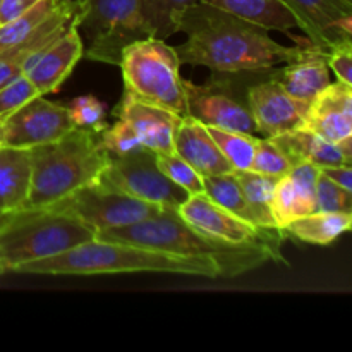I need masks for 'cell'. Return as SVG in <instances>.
Wrapping results in <instances>:
<instances>
[{"instance_id": "1", "label": "cell", "mask_w": 352, "mask_h": 352, "mask_svg": "<svg viewBox=\"0 0 352 352\" xmlns=\"http://www.w3.org/2000/svg\"><path fill=\"white\" fill-rule=\"evenodd\" d=\"M179 33L188 34L174 47L181 64L234 72L287 64L302 45L287 47L270 36V30L198 0L182 12ZM309 40H306L308 43Z\"/></svg>"}, {"instance_id": "2", "label": "cell", "mask_w": 352, "mask_h": 352, "mask_svg": "<svg viewBox=\"0 0 352 352\" xmlns=\"http://www.w3.org/2000/svg\"><path fill=\"white\" fill-rule=\"evenodd\" d=\"M96 239L127 243L186 258H205L219 267L220 277L232 278L274 261L261 246L230 244L206 236L179 215L177 208L162 206L155 215L124 227L98 230Z\"/></svg>"}, {"instance_id": "3", "label": "cell", "mask_w": 352, "mask_h": 352, "mask_svg": "<svg viewBox=\"0 0 352 352\" xmlns=\"http://www.w3.org/2000/svg\"><path fill=\"white\" fill-rule=\"evenodd\" d=\"M19 274L36 275H107L138 274V272H168L219 278L220 270L205 258H186L150 248L116 241L91 239L55 256L30 261Z\"/></svg>"}, {"instance_id": "4", "label": "cell", "mask_w": 352, "mask_h": 352, "mask_svg": "<svg viewBox=\"0 0 352 352\" xmlns=\"http://www.w3.org/2000/svg\"><path fill=\"white\" fill-rule=\"evenodd\" d=\"M100 131L76 127L60 140L31 148L30 191L24 208H48L82 186L98 181L109 162Z\"/></svg>"}, {"instance_id": "5", "label": "cell", "mask_w": 352, "mask_h": 352, "mask_svg": "<svg viewBox=\"0 0 352 352\" xmlns=\"http://www.w3.org/2000/svg\"><path fill=\"white\" fill-rule=\"evenodd\" d=\"M96 232L78 219L52 208H17L0 213V275L17 272L95 239Z\"/></svg>"}, {"instance_id": "6", "label": "cell", "mask_w": 352, "mask_h": 352, "mask_svg": "<svg viewBox=\"0 0 352 352\" xmlns=\"http://www.w3.org/2000/svg\"><path fill=\"white\" fill-rule=\"evenodd\" d=\"M124 93L141 102L188 117L181 60L174 47L158 38H144L124 48L119 64Z\"/></svg>"}, {"instance_id": "7", "label": "cell", "mask_w": 352, "mask_h": 352, "mask_svg": "<svg viewBox=\"0 0 352 352\" xmlns=\"http://www.w3.org/2000/svg\"><path fill=\"white\" fill-rule=\"evenodd\" d=\"M263 69L220 72L212 71L203 85L184 79L188 117L203 126L254 134L258 129L248 105V88Z\"/></svg>"}, {"instance_id": "8", "label": "cell", "mask_w": 352, "mask_h": 352, "mask_svg": "<svg viewBox=\"0 0 352 352\" xmlns=\"http://www.w3.org/2000/svg\"><path fill=\"white\" fill-rule=\"evenodd\" d=\"M78 28L88 38L82 57L119 65L124 48L150 38L140 16V0H79Z\"/></svg>"}, {"instance_id": "9", "label": "cell", "mask_w": 352, "mask_h": 352, "mask_svg": "<svg viewBox=\"0 0 352 352\" xmlns=\"http://www.w3.org/2000/svg\"><path fill=\"white\" fill-rule=\"evenodd\" d=\"M48 208L74 217L98 232L140 222L155 215L162 206L126 195L100 177L98 181L82 186L72 195L58 199Z\"/></svg>"}, {"instance_id": "10", "label": "cell", "mask_w": 352, "mask_h": 352, "mask_svg": "<svg viewBox=\"0 0 352 352\" xmlns=\"http://www.w3.org/2000/svg\"><path fill=\"white\" fill-rule=\"evenodd\" d=\"M100 177L126 195L158 206L179 208L189 192L170 181L157 165V153L143 146L126 155L109 153Z\"/></svg>"}, {"instance_id": "11", "label": "cell", "mask_w": 352, "mask_h": 352, "mask_svg": "<svg viewBox=\"0 0 352 352\" xmlns=\"http://www.w3.org/2000/svg\"><path fill=\"white\" fill-rule=\"evenodd\" d=\"M179 215L191 223L195 229L201 230L206 236L226 241L230 244H248V246L267 248L274 256V261L282 263V243L285 232L280 229H263L254 227L244 220L237 219L213 203L205 192L191 195L177 208Z\"/></svg>"}, {"instance_id": "12", "label": "cell", "mask_w": 352, "mask_h": 352, "mask_svg": "<svg viewBox=\"0 0 352 352\" xmlns=\"http://www.w3.org/2000/svg\"><path fill=\"white\" fill-rule=\"evenodd\" d=\"M2 127L3 146L31 150L40 144L60 140L76 129L67 107L45 100L38 95L7 117Z\"/></svg>"}, {"instance_id": "13", "label": "cell", "mask_w": 352, "mask_h": 352, "mask_svg": "<svg viewBox=\"0 0 352 352\" xmlns=\"http://www.w3.org/2000/svg\"><path fill=\"white\" fill-rule=\"evenodd\" d=\"M275 67L263 69L248 88V105L258 133L263 138H274L305 126L309 105L282 88L275 79Z\"/></svg>"}, {"instance_id": "14", "label": "cell", "mask_w": 352, "mask_h": 352, "mask_svg": "<svg viewBox=\"0 0 352 352\" xmlns=\"http://www.w3.org/2000/svg\"><path fill=\"white\" fill-rule=\"evenodd\" d=\"M81 2L79 0H60L54 12L34 31L16 41L10 47L0 50V88L26 74L41 52L54 43L78 17Z\"/></svg>"}, {"instance_id": "15", "label": "cell", "mask_w": 352, "mask_h": 352, "mask_svg": "<svg viewBox=\"0 0 352 352\" xmlns=\"http://www.w3.org/2000/svg\"><path fill=\"white\" fill-rule=\"evenodd\" d=\"M298 19L299 30L316 47L329 52L352 41V0H280Z\"/></svg>"}, {"instance_id": "16", "label": "cell", "mask_w": 352, "mask_h": 352, "mask_svg": "<svg viewBox=\"0 0 352 352\" xmlns=\"http://www.w3.org/2000/svg\"><path fill=\"white\" fill-rule=\"evenodd\" d=\"M78 19L79 14L71 26L41 52L40 57L24 74L33 82L40 95L58 91L62 82L69 78L76 64L81 60L85 54V43L78 28Z\"/></svg>"}, {"instance_id": "17", "label": "cell", "mask_w": 352, "mask_h": 352, "mask_svg": "<svg viewBox=\"0 0 352 352\" xmlns=\"http://www.w3.org/2000/svg\"><path fill=\"white\" fill-rule=\"evenodd\" d=\"M302 127L330 143L352 136V86L330 82L309 102Z\"/></svg>"}, {"instance_id": "18", "label": "cell", "mask_w": 352, "mask_h": 352, "mask_svg": "<svg viewBox=\"0 0 352 352\" xmlns=\"http://www.w3.org/2000/svg\"><path fill=\"white\" fill-rule=\"evenodd\" d=\"M113 113L131 124L143 146L150 148L155 153L174 151L175 133L184 117H179L177 113L162 107L141 102L126 93Z\"/></svg>"}, {"instance_id": "19", "label": "cell", "mask_w": 352, "mask_h": 352, "mask_svg": "<svg viewBox=\"0 0 352 352\" xmlns=\"http://www.w3.org/2000/svg\"><path fill=\"white\" fill-rule=\"evenodd\" d=\"M318 175V167L308 162H299L277 181L272 198V215L282 230L292 220L315 212Z\"/></svg>"}, {"instance_id": "20", "label": "cell", "mask_w": 352, "mask_h": 352, "mask_svg": "<svg viewBox=\"0 0 352 352\" xmlns=\"http://www.w3.org/2000/svg\"><path fill=\"white\" fill-rule=\"evenodd\" d=\"M275 79L289 95L309 103L332 82L327 50L308 41L302 45L296 58L275 67Z\"/></svg>"}, {"instance_id": "21", "label": "cell", "mask_w": 352, "mask_h": 352, "mask_svg": "<svg viewBox=\"0 0 352 352\" xmlns=\"http://www.w3.org/2000/svg\"><path fill=\"white\" fill-rule=\"evenodd\" d=\"M174 153L188 162L201 177L234 172L206 126L191 117H184L179 124L174 138Z\"/></svg>"}, {"instance_id": "22", "label": "cell", "mask_w": 352, "mask_h": 352, "mask_svg": "<svg viewBox=\"0 0 352 352\" xmlns=\"http://www.w3.org/2000/svg\"><path fill=\"white\" fill-rule=\"evenodd\" d=\"M272 140L287 153V157L291 158L294 165L299 162H308L318 168L351 165V162L344 158L336 143H330V141L316 136L315 133L305 129V127L282 133Z\"/></svg>"}, {"instance_id": "23", "label": "cell", "mask_w": 352, "mask_h": 352, "mask_svg": "<svg viewBox=\"0 0 352 352\" xmlns=\"http://www.w3.org/2000/svg\"><path fill=\"white\" fill-rule=\"evenodd\" d=\"M30 174V150L0 146V213L24 208Z\"/></svg>"}, {"instance_id": "24", "label": "cell", "mask_w": 352, "mask_h": 352, "mask_svg": "<svg viewBox=\"0 0 352 352\" xmlns=\"http://www.w3.org/2000/svg\"><path fill=\"white\" fill-rule=\"evenodd\" d=\"M210 6L251 21L267 30L285 31L299 28L298 19L280 0H201Z\"/></svg>"}, {"instance_id": "25", "label": "cell", "mask_w": 352, "mask_h": 352, "mask_svg": "<svg viewBox=\"0 0 352 352\" xmlns=\"http://www.w3.org/2000/svg\"><path fill=\"white\" fill-rule=\"evenodd\" d=\"M352 213L313 212L301 219L292 220L284 227V232L296 239L316 246H329L351 229Z\"/></svg>"}, {"instance_id": "26", "label": "cell", "mask_w": 352, "mask_h": 352, "mask_svg": "<svg viewBox=\"0 0 352 352\" xmlns=\"http://www.w3.org/2000/svg\"><path fill=\"white\" fill-rule=\"evenodd\" d=\"M234 174L239 181L244 198L258 226L265 229H280L272 215V198L278 179L253 170H234Z\"/></svg>"}, {"instance_id": "27", "label": "cell", "mask_w": 352, "mask_h": 352, "mask_svg": "<svg viewBox=\"0 0 352 352\" xmlns=\"http://www.w3.org/2000/svg\"><path fill=\"white\" fill-rule=\"evenodd\" d=\"M198 0H140V16L150 38L167 40L179 33V19Z\"/></svg>"}, {"instance_id": "28", "label": "cell", "mask_w": 352, "mask_h": 352, "mask_svg": "<svg viewBox=\"0 0 352 352\" xmlns=\"http://www.w3.org/2000/svg\"><path fill=\"white\" fill-rule=\"evenodd\" d=\"M203 192H205L213 203H217V205L222 206L223 210H227L229 213L236 215L237 219L244 220V222L251 223V226L254 227H260L256 223V220H254L250 206H248L244 192L243 189H241V184L234 172L203 177Z\"/></svg>"}, {"instance_id": "29", "label": "cell", "mask_w": 352, "mask_h": 352, "mask_svg": "<svg viewBox=\"0 0 352 352\" xmlns=\"http://www.w3.org/2000/svg\"><path fill=\"white\" fill-rule=\"evenodd\" d=\"M210 136L220 148L223 157L227 158L234 170H250L253 164L254 153L260 138L254 134L239 133V131L220 129V127L206 126Z\"/></svg>"}, {"instance_id": "30", "label": "cell", "mask_w": 352, "mask_h": 352, "mask_svg": "<svg viewBox=\"0 0 352 352\" xmlns=\"http://www.w3.org/2000/svg\"><path fill=\"white\" fill-rule=\"evenodd\" d=\"M60 0H40L31 9L7 24H0V50L23 40L55 10Z\"/></svg>"}, {"instance_id": "31", "label": "cell", "mask_w": 352, "mask_h": 352, "mask_svg": "<svg viewBox=\"0 0 352 352\" xmlns=\"http://www.w3.org/2000/svg\"><path fill=\"white\" fill-rule=\"evenodd\" d=\"M292 160L272 138H260L250 170L280 179L292 168Z\"/></svg>"}, {"instance_id": "32", "label": "cell", "mask_w": 352, "mask_h": 352, "mask_svg": "<svg viewBox=\"0 0 352 352\" xmlns=\"http://www.w3.org/2000/svg\"><path fill=\"white\" fill-rule=\"evenodd\" d=\"M157 165L174 184L191 195L203 192V177L174 151L170 153H157Z\"/></svg>"}, {"instance_id": "33", "label": "cell", "mask_w": 352, "mask_h": 352, "mask_svg": "<svg viewBox=\"0 0 352 352\" xmlns=\"http://www.w3.org/2000/svg\"><path fill=\"white\" fill-rule=\"evenodd\" d=\"M315 212L352 213V191L340 188L320 172L316 179Z\"/></svg>"}, {"instance_id": "34", "label": "cell", "mask_w": 352, "mask_h": 352, "mask_svg": "<svg viewBox=\"0 0 352 352\" xmlns=\"http://www.w3.org/2000/svg\"><path fill=\"white\" fill-rule=\"evenodd\" d=\"M100 141H102L103 150L112 155H126L143 148L136 131L131 127L127 120L120 119V117H117L112 126L107 124L105 129L100 131Z\"/></svg>"}, {"instance_id": "35", "label": "cell", "mask_w": 352, "mask_h": 352, "mask_svg": "<svg viewBox=\"0 0 352 352\" xmlns=\"http://www.w3.org/2000/svg\"><path fill=\"white\" fill-rule=\"evenodd\" d=\"M38 95H40L38 89L24 74L2 86L0 88V122H3L7 117L12 116L17 109H21L24 103Z\"/></svg>"}, {"instance_id": "36", "label": "cell", "mask_w": 352, "mask_h": 352, "mask_svg": "<svg viewBox=\"0 0 352 352\" xmlns=\"http://www.w3.org/2000/svg\"><path fill=\"white\" fill-rule=\"evenodd\" d=\"M67 110L76 127H91V129L107 127L105 105L96 96H78L69 103Z\"/></svg>"}, {"instance_id": "37", "label": "cell", "mask_w": 352, "mask_h": 352, "mask_svg": "<svg viewBox=\"0 0 352 352\" xmlns=\"http://www.w3.org/2000/svg\"><path fill=\"white\" fill-rule=\"evenodd\" d=\"M329 67L337 76V81L352 86V41L336 45L327 52Z\"/></svg>"}, {"instance_id": "38", "label": "cell", "mask_w": 352, "mask_h": 352, "mask_svg": "<svg viewBox=\"0 0 352 352\" xmlns=\"http://www.w3.org/2000/svg\"><path fill=\"white\" fill-rule=\"evenodd\" d=\"M40 0H2L0 3V24H7L26 12Z\"/></svg>"}, {"instance_id": "39", "label": "cell", "mask_w": 352, "mask_h": 352, "mask_svg": "<svg viewBox=\"0 0 352 352\" xmlns=\"http://www.w3.org/2000/svg\"><path fill=\"white\" fill-rule=\"evenodd\" d=\"M323 175L339 184L340 188L352 191V168L351 165H337V167H323L320 168Z\"/></svg>"}, {"instance_id": "40", "label": "cell", "mask_w": 352, "mask_h": 352, "mask_svg": "<svg viewBox=\"0 0 352 352\" xmlns=\"http://www.w3.org/2000/svg\"><path fill=\"white\" fill-rule=\"evenodd\" d=\"M0 146H3V143H2V127H0Z\"/></svg>"}, {"instance_id": "41", "label": "cell", "mask_w": 352, "mask_h": 352, "mask_svg": "<svg viewBox=\"0 0 352 352\" xmlns=\"http://www.w3.org/2000/svg\"><path fill=\"white\" fill-rule=\"evenodd\" d=\"M0 3H2V0H0Z\"/></svg>"}]
</instances>
